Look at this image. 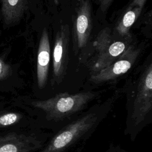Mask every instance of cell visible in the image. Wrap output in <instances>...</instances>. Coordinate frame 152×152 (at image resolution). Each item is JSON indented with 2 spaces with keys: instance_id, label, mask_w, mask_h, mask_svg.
Returning <instances> with one entry per match:
<instances>
[{
  "instance_id": "3",
  "label": "cell",
  "mask_w": 152,
  "mask_h": 152,
  "mask_svg": "<svg viewBox=\"0 0 152 152\" xmlns=\"http://www.w3.org/2000/svg\"><path fill=\"white\" fill-rule=\"evenodd\" d=\"M152 122V64L146 66L136 90L126 103L124 133L131 141Z\"/></svg>"
},
{
  "instance_id": "17",
  "label": "cell",
  "mask_w": 152,
  "mask_h": 152,
  "mask_svg": "<svg viewBox=\"0 0 152 152\" xmlns=\"http://www.w3.org/2000/svg\"><path fill=\"white\" fill-rule=\"evenodd\" d=\"M77 1H78V2H80L81 0H77Z\"/></svg>"
},
{
  "instance_id": "9",
  "label": "cell",
  "mask_w": 152,
  "mask_h": 152,
  "mask_svg": "<svg viewBox=\"0 0 152 152\" xmlns=\"http://www.w3.org/2000/svg\"><path fill=\"white\" fill-rule=\"evenodd\" d=\"M50 47L48 32L45 28L39 41L37 58V80L39 88H43L48 78Z\"/></svg>"
},
{
  "instance_id": "4",
  "label": "cell",
  "mask_w": 152,
  "mask_h": 152,
  "mask_svg": "<svg viewBox=\"0 0 152 152\" xmlns=\"http://www.w3.org/2000/svg\"><path fill=\"white\" fill-rule=\"evenodd\" d=\"M52 134L40 129L31 132H10L3 135L0 152H37L46 144Z\"/></svg>"
},
{
  "instance_id": "6",
  "label": "cell",
  "mask_w": 152,
  "mask_h": 152,
  "mask_svg": "<svg viewBox=\"0 0 152 152\" xmlns=\"http://www.w3.org/2000/svg\"><path fill=\"white\" fill-rule=\"evenodd\" d=\"M140 49L133 46L129 47L108 66L93 73L90 80L95 84L112 80L125 74L134 64L140 55Z\"/></svg>"
},
{
  "instance_id": "2",
  "label": "cell",
  "mask_w": 152,
  "mask_h": 152,
  "mask_svg": "<svg viewBox=\"0 0 152 152\" xmlns=\"http://www.w3.org/2000/svg\"><path fill=\"white\" fill-rule=\"evenodd\" d=\"M115 96L96 104L56 132L37 152H81L87 140L110 113Z\"/></svg>"
},
{
  "instance_id": "16",
  "label": "cell",
  "mask_w": 152,
  "mask_h": 152,
  "mask_svg": "<svg viewBox=\"0 0 152 152\" xmlns=\"http://www.w3.org/2000/svg\"><path fill=\"white\" fill-rule=\"evenodd\" d=\"M2 138H3V135H2V136H1V135H0V142H1V141H2Z\"/></svg>"
},
{
  "instance_id": "5",
  "label": "cell",
  "mask_w": 152,
  "mask_h": 152,
  "mask_svg": "<svg viewBox=\"0 0 152 152\" xmlns=\"http://www.w3.org/2000/svg\"><path fill=\"white\" fill-rule=\"evenodd\" d=\"M94 45L97 56L91 66L93 73L108 66L129 47L126 41L112 40L110 31L107 29H104L99 33Z\"/></svg>"
},
{
  "instance_id": "18",
  "label": "cell",
  "mask_w": 152,
  "mask_h": 152,
  "mask_svg": "<svg viewBox=\"0 0 152 152\" xmlns=\"http://www.w3.org/2000/svg\"><path fill=\"white\" fill-rule=\"evenodd\" d=\"M56 1H58V0H56Z\"/></svg>"
},
{
  "instance_id": "14",
  "label": "cell",
  "mask_w": 152,
  "mask_h": 152,
  "mask_svg": "<svg viewBox=\"0 0 152 152\" xmlns=\"http://www.w3.org/2000/svg\"><path fill=\"white\" fill-rule=\"evenodd\" d=\"M105 152H128L120 145L110 143Z\"/></svg>"
},
{
  "instance_id": "7",
  "label": "cell",
  "mask_w": 152,
  "mask_h": 152,
  "mask_svg": "<svg viewBox=\"0 0 152 152\" xmlns=\"http://www.w3.org/2000/svg\"><path fill=\"white\" fill-rule=\"evenodd\" d=\"M69 30L68 25L61 26L57 32L53 51V83L59 84L65 75L68 62Z\"/></svg>"
},
{
  "instance_id": "10",
  "label": "cell",
  "mask_w": 152,
  "mask_h": 152,
  "mask_svg": "<svg viewBox=\"0 0 152 152\" xmlns=\"http://www.w3.org/2000/svg\"><path fill=\"white\" fill-rule=\"evenodd\" d=\"M147 0H132L116 27L117 33L122 37L128 36L131 26L142 12Z\"/></svg>"
},
{
  "instance_id": "15",
  "label": "cell",
  "mask_w": 152,
  "mask_h": 152,
  "mask_svg": "<svg viewBox=\"0 0 152 152\" xmlns=\"http://www.w3.org/2000/svg\"><path fill=\"white\" fill-rule=\"evenodd\" d=\"M4 71V64L0 60V78L2 77V75Z\"/></svg>"
},
{
  "instance_id": "11",
  "label": "cell",
  "mask_w": 152,
  "mask_h": 152,
  "mask_svg": "<svg viewBox=\"0 0 152 152\" xmlns=\"http://www.w3.org/2000/svg\"><path fill=\"white\" fill-rule=\"evenodd\" d=\"M26 5V0H3L2 11L7 23L17 21L22 15Z\"/></svg>"
},
{
  "instance_id": "13",
  "label": "cell",
  "mask_w": 152,
  "mask_h": 152,
  "mask_svg": "<svg viewBox=\"0 0 152 152\" xmlns=\"http://www.w3.org/2000/svg\"><path fill=\"white\" fill-rule=\"evenodd\" d=\"M97 1L99 8L102 12H104L109 9L113 0H97Z\"/></svg>"
},
{
  "instance_id": "12",
  "label": "cell",
  "mask_w": 152,
  "mask_h": 152,
  "mask_svg": "<svg viewBox=\"0 0 152 152\" xmlns=\"http://www.w3.org/2000/svg\"><path fill=\"white\" fill-rule=\"evenodd\" d=\"M23 114L16 112H0V128L11 126L20 122L23 118Z\"/></svg>"
},
{
  "instance_id": "8",
  "label": "cell",
  "mask_w": 152,
  "mask_h": 152,
  "mask_svg": "<svg viewBox=\"0 0 152 152\" xmlns=\"http://www.w3.org/2000/svg\"><path fill=\"white\" fill-rule=\"evenodd\" d=\"M80 2L74 25V43L77 49H81L87 45L92 27L90 0H81Z\"/></svg>"
},
{
  "instance_id": "1",
  "label": "cell",
  "mask_w": 152,
  "mask_h": 152,
  "mask_svg": "<svg viewBox=\"0 0 152 152\" xmlns=\"http://www.w3.org/2000/svg\"><path fill=\"white\" fill-rule=\"evenodd\" d=\"M99 94L91 91L60 93L47 99L33 100L29 106L33 110L37 127L53 134L85 112Z\"/></svg>"
}]
</instances>
